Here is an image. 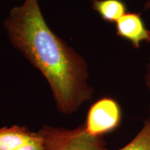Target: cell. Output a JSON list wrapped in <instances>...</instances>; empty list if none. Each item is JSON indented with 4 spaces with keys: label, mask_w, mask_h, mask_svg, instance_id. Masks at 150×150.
Segmentation results:
<instances>
[{
    "label": "cell",
    "mask_w": 150,
    "mask_h": 150,
    "mask_svg": "<svg viewBox=\"0 0 150 150\" xmlns=\"http://www.w3.org/2000/svg\"><path fill=\"white\" fill-rule=\"evenodd\" d=\"M3 25L11 45L45 78L61 113L73 114L91 100L86 60L50 29L39 0H24L11 8Z\"/></svg>",
    "instance_id": "6da1fadb"
},
{
    "label": "cell",
    "mask_w": 150,
    "mask_h": 150,
    "mask_svg": "<svg viewBox=\"0 0 150 150\" xmlns=\"http://www.w3.org/2000/svg\"><path fill=\"white\" fill-rule=\"evenodd\" d=\"M45 142V150H105L103 136H92L85 125L68 129L43 126L40 130Z\"/></svg>",
    "instance_id": "7a4b0ae2"
},
{
    "label": "cell",
    "mask_w": 150,
    "mask_h": 150,
    "mask_svg": "<svg viewBox=\"0 0 150 150\" xmlns=\"http://www.w3.org/2000/svg\"><path fill=\"white\" fill-rule=\"evenodd\" d=\"M122 121V110L117 101L103 97L91 106L88 112L86 129L94 136H103L114 131Z\"/></svg>",
    "instance_id": "3957f363"
},
{
    "label": "cell",
    "mask_w": 150,
    "mask_h": 150,
    "mask_svg": "<svg viewBox=\"0 0 150 150\" xmlns=\"http://www.w3.org/2000/svg\"><path fill=\"white\" fill-rule=\"evenodd\" d=\"M116 33L139 49L142 42H150V30L146 27L140 13H128L115 23Z\"/></svg>",
    "instance_id": "277c9868"
},
{
    "label": "cell",
    "mask_w": 150,
    "mask_h": 150,
    "mask_svg": "<svg viewBox=\"0 0 150 150\" xmlns=\"http://www.w3.org/2000/svg\"><path fill=\"white\" fill-rule=\"evenodd\" d=\"M33 132L27 127L13 125L0 128V150H14L29 141Z\"/></svg>",
    "instance_id": "5b68a950"
},
{
    "label": "cell",
    "mask_w": 150,
    "mask_h": 150,
    "mask_svg": "<svg viewBox=\"0 0 150 150\" xmlns=\"http://www.w3.org/2000/svg\"><path fill=\"white\" fill-rule=\"evenodd\" d=\"M92 8L104 21L116 23L127 13L123 0H91Z\"/></svg>",
    "instance_id": "8992f818"
},
{
    "label": "cell",
    "mask_w": 150,
    "mask_h": 150,
    "mask_svg": "<svg viewBox=\"0 0 150 150\" xmlns=\"http://www.w3.org/2000/svg\"><path fill=\"white\" fill-rule=\"evenodd\" d=\"M105 150H109L106 148ZM118 150H150V117L136 136L126 145Z\"/></svg>",
    "instance_id": "52a82bcc"
},
{
    "label": "cell",
    "mask_w": 150,
    "mask_h": 150,
    "mask_svg": "<svg viewBox=\"0 0 150 150\" xmlns=\"http://www.w3.org/2000/svg\"><path fill=\"white\" fill-rule=\"evenodd\" d=\"M45 142L40 131L33 132L32 138L29 141L14 150H45Z\"/></svg>",
    "instance_id": "ba28073f"
},
{
    "label": "cell",
    "mask_w": 150,
    "mask_h": 150,
    "mask_svg": "<svg viewBox=\"0 0 150 150\" xmlns=\"http://www.w3.org/2000/svg\"><path fill=\"white\" fill-rule=\"evenodd\" d=\"M145 81L147 86V88L149 93V111L150 112V55L148 60L147 66H146V73L145 76Z\"/></svg>",
    "instance_id": "9c48e42d"
},
{
    "label": "cell",
    "mask_w": 150,
    "mask_h": 150,
    "mask_svg": "<svg viewBox=\"0 0 150 150\" xmlns=\"http://www.w3.org/2000/svg\"><path fill=\"white\" fill-rule=\"evenodd\" d=\"M143 8L145 11L150 10V0H147L145 1V4L143 6Z\"/></svg>",
    "instance_id": "30bf717a"
}]
</instances>
